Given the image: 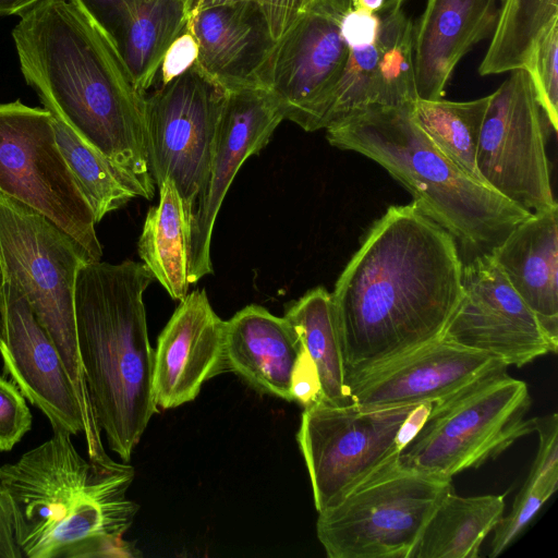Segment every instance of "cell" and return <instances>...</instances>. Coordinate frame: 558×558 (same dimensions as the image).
I'll return each mask as SVG.
<instances>
[{
    "label": "cell",
    "mask_w": 558,
    "mask_h": 558,
    "mask_svg": "<svg viewBox=\"0 0 558 558\" xmlns=\"http://www.w3.org/2000/svg\"><path fill=\"white\" fill-rule=\"evenodd\" d=\"M462 268L453 236L413 201L390 206L330 293L345 376L440 338Z\"/></svg>",
    "instance_id": "obj_1"
},
{
    "label": "cell",
    "mask_w": 558,
    "mask_h": 558,
    "mask_svg": "<svg viewBox=\"0 0 558 558\" xmlns=\"http://www.w3.org/2000/svg\"><path fill=\"white\" fill-rule=\"evenodd\" d=\"M21 72L44 108L151 199L144 95L110 39L76 0H41L12 31Z\"/></svg>",
    "instance_id": "obj_2"
},
{
    "label": "cell",
    "mask_w": 558,
    "mask_h": 558,
    "mask_svg": "<svg viewBox=\"0 0 558 558\" xmlns=\"http://www.w3.org/2000/svg\"><path fill=\"white\" fill-rule=\"evenodd\" d=\"M52 432L48 440L0 466V488L22 556H134L122 538L138 510L126 497L134 469L110 457L85 459L69 432Z\"/></svg>",
    "instance_id": "obj_3"
},
{
    "label": "cell",
    "mask_w": 558,
    "mask_h": 558,
    "mask_svg": "<svg viewBox=\"0 0 558 558\" xmlns=\"http://www.w3.org/2000/svg\"><path fill=\"white\" fill-rule=\"evenodd\" d=\"M154 279L143 263L130 259L90 262L76 278V337L90 403L109 448L123 462L158 408L143 299Z\"/></svg>",
    "instance_id": "obj_4"
},
{
    "label": "cell",
    "mask_w": 558,
    "mask_h": 558,
    "mask_svg": "<svg viewBox=\"0 0 558 558\" xmlns=\"http://www.w3.org/2000/svg\"><path fill=\"white\" fill-rule=\"evenodd\" d=\"M411 107H372L326 130L330 145L381 166L458 243L462 262L493 254L531 214L448 159L415 124Z\"/></svg>",
    "instance_id": "obj_5"
},
{
    "label": "cell",
    "mask_w": 558,
    "mask_h": 558,
    "mask_svg": "<svg viewBox=\"0 0 558 558\" xmlns=\"http://www.w3.org/2000/svg\"><path fill=\"white\" fill-rule=\"evenodd\" d=\"M94 262L69 233L29 206L0 194V274L16 287L58 349L81 403L97 423L78 352L74 294Z\"/></svg>",
    "instance_id": "obj_6"
},
{
    "label": "cell",
    "mask_w": 558,
    "mask_h": 558,
    "mask_svg": "<svg viewBox=\"0 0 558 558\" xmlns=\"http://www.w3.org/2000/svg\"><path fill=\"white\" fill-rule=\"evenodd\" d=\"M524 381L496 369L433 403L421 430L400 451V466L452 478L495 459L534 433Z\"/></svg>",
    "instance_id": "obj_7"
},
{
    "label": "cell",
    "mask_w": 558,
    "mask_h": 558,
    "mask_svg": "<svg viewBox=\"0 0 558 558\" xmlns=\"http://www.w3.org/2000/svg\"><path fill=\"white\" fill-rule=\"evenodd\" d=\"M451 478L397 461L319 511L317 537L329 558H410Z\"/></svg>",
    "instance_id": "obj_8"
},
{
    "label": "cell",
    "mask_w": 558,
    "mask_h": 558,
    "mask_svg": "<svg viewBox=\"0 0 558 558\" xmlns=\"http://www.w3.org/2000/svg\"><path fill=\"white\" fill-rule=\"evenodd\" d=\"M0 194L44 215L100 260L94 214L57 145L47 109L0 102Z\"/></svg>",
    "instance_id": "obj_9"
},
{
    "label": "cell",
    "mask_w": 558,
    "mask_h": 558,
    "mask_svg": "<svg viewBox=\"0 0 558 558\" xmlns=\"http://www.w3.org/2000/svg\"><path fill=\"white\" fill-rule=\"evenodd\" d=\"M414 407L364 409L320 400L304 408L296 440L318 512L397 461V432Z\"/></svg>",
    "instance_id": "obj_10"
},
{
    "label": "cell",
    "mask_w": 558,
    "mask_h": 558,
    "mask_svg": "<svg viewBox=\"0 0 558 558\" xmlns=\"http://www.w3.org/2000/svg\"><path fill=\"white\" fill-rule=\"evenodd\" d=\"M144 95L148 166L155 184L171 180L192 218L205 183L228 90L197 64Z\"/></svg>",
    "instance_id": "obj_11"
},
{
    "label": "cell",
    "mask_w": 558,
    "mask_h": 558,
    "mask_svg": "<svg viewBox=\"0 0 558 558\" xmlns=\"http://www.w3.org/2000/svg\"><path fill=\"white\" fill-rule=\"evenodd\" d=\"M489 96L476 156L481 179L530 214L558 207L546 154L545 116L529 73L511 71Z\"/></svg>",
    "instance_id": "obj_12"
},
{
    "label": "cell",
    "mask_w": 558,
    "mask_h": 558,
    "mask_svg": "<svg viewBox=\"0 0 558 558\" xmlns=\"http://www.w3.org/2000/svg\"><path fill=\"white\" fill-rule=\"evenodd\" d=\"M0 355L3 375L40 410L52 428L83 433L89 458L109 457L99 426L87 416L58 349L13 284L0 288Z\"/></svg>",
    "instance_id": "obj_13"
},
{
    "label": "cell",
    "mask_w": 558,
    "mask_h": 558,
    "mask_svg": "<svg viewBox=\"0 0 558 558\" xmlns=\"http://www.w3.org/2000/svg\"><path fill=\"white\" fill-rule=\"evenodd\" d=\"M340 17L317 0L276 43L260 75V86L283 118L307 132L323 129L329 95L349 54Z\"/></svg>",
    "instance_id": "obj_14"
},
{
    "label": "cell",
    "mask_w": 558,
    "mask_h": 558,
    "mask_svg": "<svg viewBox=\"0 0 558 558\" xmlns=\"http://www.w3.org/2000/svg\"><path fill=\"white\" fill-rule=\"evenodd\" d=\"M441 338L522 367L555 345L493 254L463 262L462 295Z\"/></svg>",
    "instance_id": "obj_15"
},
{
    "label": "cell",
    "mask_w": 558,
    "mask_h": 558,
    "mask_svg": "<svg viewBox=\"0 0 558 558\" xmlns=\"http://www.w3.org/2000/svg\"><path fill=\"white\" fill-rule=\"evenodd\" d=\"M284 120L274 97L262 87L228 90L208 173L194 203L190 226V284L214 272L210 242L226 194L243 162L258 154Z\"/></svg>",
    "instance_id": "obj_16"
},
{
    "label": "cell",
    "mask_w": 558,
    "mask_h": 558,
    "mask_svg": "<svg viewBox=\"0 0 558 558\" xmlns=\"http://www.w3.org/2000/svg\"><path fill=\"white\" fill-rule=\"evenodd\" d=\"M508 366L487 353L438 338L345 376L353 404L387 409L436 402Z\"/></svg>",
    "instance_id": "obj_17"
},
{
    "label": "cell",
    "mask_w": 558,
    "mask_h": 558,
    "mask_svg": "<svg viewBox=\"0 0 558 558\" xmlns=\"http://www.w3.org/2000/svg\"><path fill=\"white\" fill-rule=\"evenodd\" d=\"M226 320L213 310L204 289L180 301L154 350V396L158 408L174 409L193 401L203 384L229 371Z\"/></svg>",
    "instance_id": "obj_18"
},
{
    "label": "cell",
    "mask_w": 558,
    "mask_h": 558,
    "mask_svg": "<svg viewBox=\"0 0 558 558\" xmlns=\"http://www.w3.org/2000/svg\"><path fill=\"white\" fill-rule=\"evenodd\" d=\"M187 28L198 45L197 64L227 90L262 87L260 75L277 41L257 4L197 10L189 15Z\"/></svg>",
    "instance_id": "obj_19"
},
{
    "label": "cell",
    "mask_w": 558,
    "mask_h": 558,
    "mask_svg": "<svg viewBox=\"0 0 558 558\" xmlns=\"http://www.w3.org/2000/svg\"><path fill=\"white\" fill-rule=\"evenodd\" d=\"M496 0H426L413 23V53L418 99L437 100L460 60L492 36Z\"/></svg>",
    "instance_id": "obj_20"
},
{
    "label": "cell",
    "mask_w": 558,
    "mask_h": 558,
    "mask_svg": "<svg viewBox=\"0 0 558 558\" xmlns=\"http://www.w3.org/2000/svg\"><path fill=\"white\" fill-rule=\"evenodd\" d=\"M76 1L110 39L138 93H148L167 49L187 25L185 0Z\"/></svg>",
    "instance_id": "obj_21"
},
{
    "label": "cell",
    "mask_w": 558,
    "mask_h": 558,
    "mask_svg": "<svg viewBox=\"0 0 558 558\" xmlns=\"http://www.w3.org/2000/svg\"><path fill=\"white\" fill-rule=\"evenodd\" d=\"M228 369L254 389L292 401L291 380L301 341L284 317L251 304L226 320Z\"/></svg>",
    "instance_id": "obj_22"
},
{
    "label": "cell",
    "mask_w": 558,
    "mask_h": 558,
    "mask_svg": "<svg viewBox=\"0 0 558 558\" xmlns=\"http://www.w3.org/2000/svg\"><path fill=\"white\" fill-rule=\"evenodd\" d=\"M493 256L558 347V207L531 214Z\"/></svg>",
    "instance_id": "obj_23"
},
{
    "label": "cell",
    "mask_w": 558,
    "mask_h": 558,
    "mask_svg": "<svg viewBox=\"0 0 558 558\" xmlns=\"http://www.w3.org/2000/svg\"><path fill=\"white\" fill-rule=\"evenodd\" d=\"M159 187V203L147 211L137 242L138 255L173 299L189 292L187 264L191 216L171 180Z\"/></svg>",
    "instance_id": "obj_24"
},
{
    "label": "cell",
    "mask_w": 558,
    "mask_h": 558,
    "mask_svg": "<svg viewBox=\"0 0 558 558\" xmlns=\"http://www.w3.org/2000/svg\"><path fill=\"white\" fill-rule=\"evenodd\" d=\"M501 495L462 497L451 489L426 523L410 558H476L504 515Z\"/></svg>",
    "instance_id": "obj_25"
},
{
    "label": "cell",
    "mask_w": 558,
    "mask_h": 558,
    "mask_svg": "<svg viewBox=\"0 0 558 558\" xmlns=\"http://www.w3.org/2000/svg\"><path fill=\"white\" fill-rule=\"evenodd\" d=\"M283 317L316 366L323 400L335 405L352 404L330 292L324 287L307 291L289 304Z\"/></svg>",
    "instance_id": "obj_26"
},
{
    "label": "cell",
    "mask_w": 558,
    "mask_h": 558,
    "mask_svg": "<svg viewBox=\"0 0 558 558\" xmlns=\"http://www.w3.org/2000/svg\"><path fill=\"white\" fill-rule=\"evenodd\" d=\"M489 99V95L468 101L417 99L411 107L413 121L429 141L459 169L482 183L476 156Z\"/></svg>",
    "instance_id": "obj_27"
},
{
    "label": "cell",
    "mask_w": 558,
    "mask_h": 558,
    "mask_svg": "<svg viewBox=\"0 0 558 558\" xmlns=\"http://www.w3.org/2000/svg\"><path fill=\"white\" fill-rule=\"evenodd\" d=\"M401 0H386L377 15L379 56L374 107L412 106L417 99L413 53V22Z\"/></svg>",
    "instance_id": "obj_28"
},
{
    "label": "cell",
    "mask_w": 558,
    "mask_h": 558,
    "mask_svg": "<svg viewBox=\"0 0 558 558\" xmlns=\"http://www.w3.org/2000/svg\"><path fill=\"white\" fill-rule=\"evenodd\" d=\"M556 19L558 0H501L480 75L523 69L535 40Z\"/></svg>",
    "instance_id": "obj_29"
},
{
    "label": "cell",
    "mask_w": 558,
    "mask_h": 558,
    "mask_svg": "<svg viewBox=\"0 0 558 558\" xmlns=\"http://www.w3.org/2000/svg\"><path fill=\"white\" fill-rule=\"evenodd\" d=\"M57 145L96 223L136 197L121 173L63 121L52 116Z\"/></svg>",
    "instance_id": "obj_30"
},
{
    "label": "cell",
    "mask_w": 558,
    "mask_h": 558,
    "mask_svg": "<svg viewBox=\"0 0 558 558\" xmlns=\"http://www.w3.org/2000/svg\"><path fill=\"white\" fill-rule=\"evenodd\" d=\"M378 56L377 39L364 48L349 49L345 64L326 105L323 129L374 107Z\"/></svg>",
    "instance_id": "obj_31"
},
{
    "label": "cell",
    "mask_w": 558,
    "mask_h": 558,
    "mask_svg": "<svg viewBox=\"0 0 558 558\" xmlns=\"http://www.w3.org/2000/svg\"><path fill=\"white\" fill-rule=\"evenodd\" d=\"M531 78L537 102L549 123L558 129V19L535 40L523 68Z\"/></svg>",
    "instance_id": "obj_32"
},
{
    "label": "cell",
    "mask_w": 558,
    "mask_h": 558,
    "mask_svg": "<svg viewBox=\"0 0 558 558\" xmlns=\"http://www.w3.org/2000/svg\"><path fill=\"white\" fill-rule=\"evenodd\" d=\"M553 492L541 487H523L517 495L511 511L501 517L494 527L489 557L505 551L524 532Z\"/></svg>",
    "instance_id": "obj_33"
},
{
    "label": "cell",
    "mask_w": 558,
    "mask_h": 558,
    "mask_svg": "<svg viewBox=\"0 0 558 558\" xmlns=\"http://www.w3.org/2000/svg\"><path fill=\"white\" fill-rule=\"evenodd\" d=\"M533 429L538 435V450L523 487H541L555 493L558 486V415L534 417Z\"/></svg>",
    "instance_id": "obj_34"
},
{
    "label": "cell",
    "mask_w": 558,
    "mask_h": 558,
    "mask_svg": "<svg viewBox=\"0 0 558 558\" xmlns=\"http://www.w3.org/2000/svg\"><path fill=\"white\" fill-rule=\"evenodd\" d=\"M33 416L15 384L0 375V451H10L32 428Z\"/></svg>",
    "instance_id": "obj_35"
},
{
    "label": "cell",
    "mask_w": 558,
    "mask_h": 558,
    "mask_svg": "<svg viewBox=\"0 0 558 558\" xmlns=\"http://www.w3.org/2000/svg\"><path fill=\"white\" fill-rule=\"evenodd\" d=\"M317 0H185L187 15L214 5L251 2L264 12L270 32L278 41Z\"/></svg>",
    "instance_id": "obj_36"
},
{
    "label": "cell",
    "mask_w": 558,
    "mask_h": 558,
    "mask_svg": "<svg viewBox=\"0 0 558 558\" xmlns=\"http://www.w3.org/2000/svg\"><path fill=\"white\" fill-rule=\"evenodd\" d=\"M197 57V41L186 25L167 49L154 87L168 83L187 71L196 63Z\"/></svg>",
    "instance_id": "obj_37"
},
{
    "label": "cell",
    "mask_w": 558,
    "mask_h": 558,
    "mask_svg": "<svg viewBox=\"0 0 558 558\" xmlns=\"http://www.w3.org/2000/svg\"><path fill=\"white\" fill-rule=\"evenodd\" d=\"M378 29L377 13L351 8L340 17V34L349 49H360L374 44Z\"/></svg>",
    "instance_id": "obj_38"
},
{
    "label": "cell",
    "mask_w": 558,
    "mask_h": 558,
    "mask_svg": "<svg viewBox=\"0 0 558 558\" xmlns=\"http://www.w3.org/2000/svg\"><path fill=\"white\" fill-rule=\"evenodd\" d=\"M291 397L304 408L323 400L316 366L304 348L293 371Z\"/></svg>",
    "instance_id": "obj_39"
},
{
    "label": "cell",
    "mask_w": 558,
    "mask_h": 558,
    "mask_svg": "<svg viewBox=\"0 0 558 558\" xmlns=\"http://www.w3.org/2000/svg\"><path fill=\"white\" fill-rule=\"evenodd\" d=\"M434 402H423L415 405L401 423L397 436L396 445L401 451L421 430L426 422Z\"/></svg>",
    "instance_id": "obj_40"
},
{
    "label": "cell",
    "mask_w": 558,
    "mask_h": 558,
    "mask_svg": "<svg viewBox=\"0 0 558 558\" xmlns=\"http://www.w3.org/2000/svg\"><path fill=\"white\" fill-rule=\"evenodd\" d=\"M15 542L9 508L0 488V558H21Z\"/></svg>",
    "instance_id": "obj_41"
},
{
    "label": "cell",
    "mask_w": 558,
    "mask_h": 558,
    "mask_svg": "<svg viewBox=\"0 0 558 558\" xmlns=\"http://www.w3.org/2000/svg\"><path fill=\"white\" fill-rule=\"evenodd\" d=\"M41 0H0V17L21 15Z\"/></svg>",
    "instance_id": "obj_42"
},
{
    "label": "cell",
    "mask_w": 558,
    "mask_h": 558,
    "mask_svg": "<svg viewBox=\"0 0 558 558\" xmlns=\"http://www.w3.org/2000/svg\"><path fill=\"white\" fill-rule=\"evenodd\" d=\"M386 0H352V8L368 13H377L384 7Z\"/></svg>",
    "instance_id": "obj_43"
},
{
    "label": "cell",
    "mask_w": 558,
    "mask_h": 558,
    "mask_svg": "<svg viewBox=\"0 0 558 558\" xmlns=\"http://www.w3.org/2000/svg\"><path fill=\"white\" fill-rule=\"evenodd\" d=\"M323 1L326 2L327 4H329L333 10H336L341 15L352 8V0H323Z\"/></svg>",
    "instance_id": "obj_44"
},
{
    "label": "cell",
    "mask_w": 558,
    "mask_h": 558,
    "mask_svg": "<svg viewBox=\"0 0 558 558\" xmlns=\"http://www.w3.org/2000/svg\"><path fill=\"white\" fill-rule=\"evenodd\" d=\"M1 284H2V279H1V274H0V288H1Z\"/></svg>",
    "instance_id": "obj_45"
},
{
    "label": "cell",
    "mask_w": 558,
    "mask_h": 558,
    "mask_svg": "<svg viewBox=\"0 0 558 558\" xmlns=\"http://www.w3.org/2000/svg\"><path fill=\"white\" fill-rule=\"evenodd\" d=\"M401 1H404V0H401Z\"/></svg>",
    "instance_id": "obj_46"
}]
</instances>
